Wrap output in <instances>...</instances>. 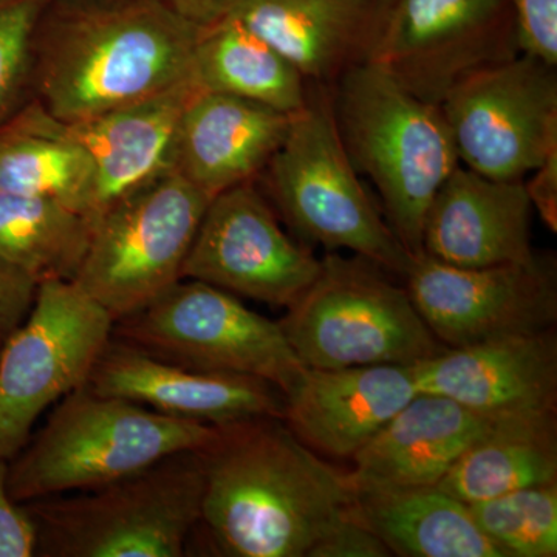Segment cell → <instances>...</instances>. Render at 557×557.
<instances>
[{"instance_id": "10", "label": "cell", "mask_w": 557, "mask_h": 557, "mask_svg": "<svg viewBox=\"0 0 557 557\" xmlns=\"http://www.w3.org/2000/svg\"><path fill=\"white\" fill-rule=\"evenodd\" d=\"M113 324L72 281H40L30 314L0 348L2 460L20 453L46 410L87 386Z\"/></svg>"}, {"instance_id": "25", "label": "cell", "mask_w": 557, "mask_h": 557, "mask_svg": "<svg viewBox=\"0 0 557 557\" xmlns=\"http://www.w3.org/2000/svg\"><path fill=\"white\" fill-rule=\"evenodd\" d=\"M91 186L89 152L38 102L0 127V189L57 201L87 218Z\"/></svg>"}, {"instance_id": "27", "label": "cell", "mask_w": 557, "mask_h": 557, "mask_svg": "<svg viewBox=\"0 0 557 557\" xmlns=\"http://www.w3.org/2000/svg\"><path fill=\"white\" fill-rule=\"evenodd\" d=\"M90 231V220L64 205L0 189V258L40 281H72Z\"/></svg>"}, {"instance_id": "20", "label": "cell", "mask_w": 557, "mask_h": 557, "mask_svg": "<svg viewBox=\"0 0 557 557\" xmlns=\"http://www.w3.org/2000/svg\"><path fill=\"white\" fill-rule=\"evenodd\" d=\"M293 115L199 90L180 121L174 171L209 199L255 182L282 145Z\"/></svg>"}, {"instance_id": "6", "label": "cell", "mask_w": 557, "mask_h": 557, "mask_svg": "<svg viewBox=\"0 0 557 557\" xmlns=\"http://www.w3.org/2000/svg\"><path fill=\"white\" fill-rule=\"evenodd\" d=\"M201 497L203 475L190 450L95 490L24 505L40 557H182Z\"/></svg>"}, {"instance_id": "14", "label": "cell", "mask_w": 557, "mask_h": 557, "mask_svg": "<svg viewBox=\"0 0 557 557\" xmlns=\"http://www.w3.org/2000/svg\"><path fill=\"white\" fill-rule=\"evenodd\" d=\"M321 259L282 230L255 182L209 201L183 265V278L288 309L313 284Z\"/></svg>"}, {"instance_id": "15", "label": "cell", "mask_w": 557, "mask_h": 557, "mask_svg": "<svg viewBox=\"0 0 557 557\" xmlns=\"http://www.w3.org/2000/svg\"><path fill=\"white\" fill-rule=\"evenodd\" d=\"M87 386L163 416L211 426L249 418H282L285 409L284 394L269 381L183 368L113 336L91 370Z\"/></svg>"}, {"instance_id": "4", "label": "cell", "mask_w": 557, "mask_h": 557, "mask_svg": "<svg viewBox=\"0 0 557 557\" xmlns=\"http://www.w3.org/2000/svg\"><path fill=\"white\" fill-rule=\"evenodd\" d=\"M332 101L348 157L379 190L388 226L410 256L423 255L428 209L460 164L442 109L368 62L333 84Z\"/></svg>"}, {"instance_id": "34", "label": "cell", "mask_w": 557, "mask_h": 557, "mask_svg": "<svg viewBox=\"0 0 557 557\" xmlns=\"http://www.w3.org/2000/svg\"><path fill=\"white\" fill-rule=\"evenodd\" d=\"M533 177L523 178L531 207L552 233L557 231V150L542 161L533 172Z\"/></svg>"}, {"instance_id": "19", "label": "cell", "mask_w": 557, "mask_h": 557, "mask_svg": "<svg viewBox=\"0 0 557 557\" xmlns=\"http://www.w3.org/2000/svg\"><path fill=\"white\" fill-rule=\"evenodd\" d=\"M200 90L196 81L123 106L95 119L69 124L94 164L87 219L174 171L180 121L190 98Z\"/></svg>"}, {"instance_id": "33", "label": "cell", "mask_w": 557, "mask_h": 557, "mask_svg": "<svg viewBox=\"0 0 557 557\" xmlns=\"http://www.w3.org/2000/svg\"><path fill=\"white\" fill-rule=\"evenodd\" d=\"M391 549L373 531L348 518L336 527L324 541L319 542L311 557H387Z\"/></svg>"}, {"instance_id": "30", "label": "cell", "mask_w": 557, "mask_h": 557, "mask_svg": "<svg viewBox=\"0 0 557 557\" xmlns=\"http://www.w3.org/2000/svg\"><path fill=\"white\" fill-rule=\"evenodd\" d=\"M522 53L557 65V0H508Z\"/></svg>"}, {"instance_id": "23", "label": "cell", "mask_w": 557, "mask_h": 557, "mask_svg": "<svg viewBox=\"0 0 557 557\" xmlns=\"http://www.w3.org/2000/svg\"><path fill=\"white\" fill-rule=\"evenodd\" d=\"M350 516L392 555L507 557L472 519L469 507L437 486H354Z\"/></svg>"}, {"instance_id": "24", "label": "cell", "mask_w": 557, "mask_h": 557, "mask_svg": "<svg viewBox=\"0 0 557 557\" xmlns=\"http://www.w3.org/2000/svg\"><path fill=\"white\" fill-rule=\"evenodd\" d=\"M557 482L556 410L493 417L437 487L472 505Z\"/></svg>"}, {"instance_id": "3", "label": "cell", "mask_w": 557, "mask_h": 557, "mask_svg": "<svg viewBox=\"0 0 557 557\" xmlns=\"http://www.w3.org/2000/svg\"><path fill=\"white\" fill-rule=\"evenodd\" d=\"M218 426L178 420L89 386L58 401L9 460L17 504L95 490L208 445Z\"/></svg>"}, {"instance_id": "9", "label": "cell", "mask_w": 557, "mask_h": 557, "mask_svg": "<svg viewBox=\"0 0 557 557\" xmlns=\"http://www.w3.org/2000/svg\"><path fill=\"white\" fill-rule=\"evenodd\" d=\"M112 336L183 368L269 381L282 394L306 369L278 321L194 278H180L148 306L116 321Z\"/></svg>"}, {"instance_id": "16", "label": "cell", "mask_w": 557, "mask_h": 557, "mask_svg": "<svg viewBox=\"0 0 557 557\" xmlns=\"http://www.w3.org/2000/svg\"><path fill=\"white\" fill-rule=\"evenodd\" d=\"M418 392L443 395L485 417L557 409L555 329L443 348L416 364Z\"/></svg>"}, {"instance_id": "21", "label": "cell", "mask_w": 557, "mask_h": 557, "mask_svg": "<svg viewBox=\"0 0 557 557\" xmlns=\"http://www.w3.org/2000/svg\"><path fill=\"white\" fill-rule=\"evenodd\" d=\"M491 420L420 392L351 457L348 479L354 486H437Z\"/></svg>"}, {"instance_id": "11", "label": "cell", "mask_w": 557, "mask_h": 557, "mask_svg": "<svg viewBox=\"0 0 557 557\" xmlns=\"http://www.w3.org/2000/svg\"><path fill=\"white\" fill-rule=\"evenodd\" d=\"M520 53L508 0H380L364 62L440 106L467 76Z\"/></svg>"}, {"instance_id": "22", "label": "cell", "mask_w": 557, "mask_h": 557, "mask_svg": "<svg viewBox=\"0 0 557 557\" xmlns=\"http://www.w3.org/2000/svg\"><path fill=\"white\" fill-rule=\"evenodd\" d=\"M380 0H239L233 16L317 86L364 62Z\"/></svg>"}, {"instance_id": "17", "label": "cell", "mask_w": 557, "mask_h": 557, "mask_svg": "<svg viewBox=\"0 0 557 557\" xmlns=\"http://www.w3.org/2000/svg\"><path fill=\"white\" fill-rule=\"evenodd\" d=\"M417 394L416 364L306 368L282 420L318 456L351 458Z\"/></svg>"}, {"instance_id": "29", "label": "cell", "mask_w": 557, "mask_h": 557, "mask_svg": "<svg viewBox=\"0 0 557 557\" xmlns=\"http://www.w3.org/2000/svg\"><path fill=\"white\" fill-rule=\"evenodd\" d=\"M47 2L0 3V127L33 101L35 35Z\"/></svg>"}, {"instance_id": "2", "label": "cell", "mask_w": 557, "mask_h": 557, "mask_svg": "<svg viewBox=\"0 0 557 557\" xmlns=\"http://www.w3.org/2000/svg\"><path fill=\"white\" fill-rule=\"evenodd\" d=\"M197 33L164 0H49L33 101L73 124L174 89L194 81Z\"/></svg>"}, {"instance_id": "1", "label": "cell", "mask_w": 557, "mask_h": 557, "mask_svg": "<svg viewBox=\"0 0 557 557\" xmlns=\"http://www.w3.org/2000/svg\"><path fill=\"white\" fill-rule=\"evenodd\" d=\"M194 454L203 475L197 528L222 556L311 557L348 518V472L307 448L282 418L218 426Z\"/></svg>"}, {"instance_id": "36", "label": "cell", "mask_w": 557, "mask_h": 557, "mask_svg": "<svg viewBox=\"0 0 557 557\" xmlns=\"http://www.w3.org/2000/svg\"><path fill=\"white\" fill-rule=\"evenodd\" d=\"M2 2H10V0H0V3Z\"/></svg>"}, {"instance_id": "8", "label": "cell", "mask_w": 557, "mask_h": 557, "mask_svg": "<svg viewBox=\"0 0 557 557\" xmlns=\"http://www.w3.org/2000/svg\"><path fill=\"white\" fill-rule=\"evenodd\" d=\"M209 201L171 171L91 222L73 284L108 311L129 317L177 284Z\"/></svg>"}, {"instance_id": "31", "label": "cell", "mask_w": 557, "mask_h": 557, "mask_svg": "<svg viewBox=\"0 0 557 557\" xmlns=\"http://www.w3.org/2000/svg\"><path fill=\"white\" fill-rule=\"evenodd\" d=\"M39 284L32 271L0 258V348L30 314Z\"/></svg>"}, {"instance_id": "13", "label": "cell", "mask_w": 557, "mask_h": 557, "mask_svg": "<svg viewBox=\"0 0 557 557\" xmlns=\"http://www.w3.org/2000/svg\"><path fill=\"white\" fill-rule=\"evenodd\" d=\"M403 278L418 313L446 348L555 329L557 269L552 255L461 269L423 252L412 256Z\"/></svg>"}, {"instance_id": "28", "label": "cell", "mask_w": 557, "mask_h": 557, "mask_svg": "<svg viewBox=\"0 0 557 557\" xmlns=\"http://www.w3.org/2000/svg\"><path fill=\"white\" fill-rule=\"evenodd\" d=\"M472 519L507 557L557 556V482L468 505Z\"/></svg>"}, {"instance_id": "18", "label": "cell", "mask_w": 557, "mask_h": 557, "mask_svg": "<svg viewBox=\"0 0 557 557\" xmlns=\"http://www.w3.org/2000/svg\"><path fill=\"white\" fill-rule=\"evenodd\" d=\"M533 207L523 180H497L458 164L435 194L423 226L424 255L461 269L533 259Z\"/></svg>"}, {"instance_id": "35", "label": "cell", "mask_w": 557, "mask_h": 557, "mask_svg": "<svg viewBox=\"0 0 557 557\" xmlns=\"http://www.w3.org/2000/svg\"><path fill=\"white\" fill-rule=\"evenodd\" d=\"M164 2L189 24L203 28L230 16L239 0H164Z\"/></svg>"}, {"instance_id": "5", "label": "cell", "mask_w": 557, "mask_h": 557, "mask_svg": "<svg viewBox=\"0 0 557 557\" xmlns=\"http://www.w3.org/2000/svg\"><path fill=\"white\" fill-rule=\"evenodd\" d=\"M282 218L304 239L347 249L405 277L408 249L370 199L333 112L332 87L310 84L282 145L262 172Z\"/></svg>"}, {"instance_id": "32", "label": "cell", "mask_w": 557, "mask_h": 557, "mask_svg": "<svg viewBox=\"0 0 557 557\" xmlns=\"http://www.w3.org/2000/svg\"><path fill=\"white\" fill-rule=\"evenodd\" d=\"M38 556V530L24 504L9 491V460L0 458V557Z\"/></svg>"}, {"instance_id": "7", "label": "cell", "mask_w": 557, "mask_h": 557, "mask_svg": "<svg viewBox=\"0 0 557 557\" xmlns=\"http://www.w3.org/2000/svg\"><path fill=\"white\" fill-rule=\"evenodd\" d=\"M311 369L417 364L443 350L408 288L376 263L330 252L313 284L278 321Z\"/></svg>"}, {"instance_id": "12", "label": "cell", "mask_w": 557, "mask_h": 557, "mask_svg": "<svg viewBox=\"0 0 557 557\" xmlns=\"http://www.w3.org/2000/svg\"><path fill=\"white\" fill-rule=\"evenodd\" d=\"M557 65L520 53L458 83L440 104L468 170L523 180L557 150Z\"/></svg>"}, {"instance_id": "26", "label": "cell", "mask_w": 557, "mask_h": 557, "mask_svg": "<svg viewBox=\"0 0 557 557\" xmlns=\"http://www.w3.org/2000/svg\"><path fill=\"white\" fill-rule=\"evenodd\" d=\"M193 78L201 90L230 95L295 115L307 104L310 83L267 40L236 16L199 28Z\"/></svg>"}]
</instances>
